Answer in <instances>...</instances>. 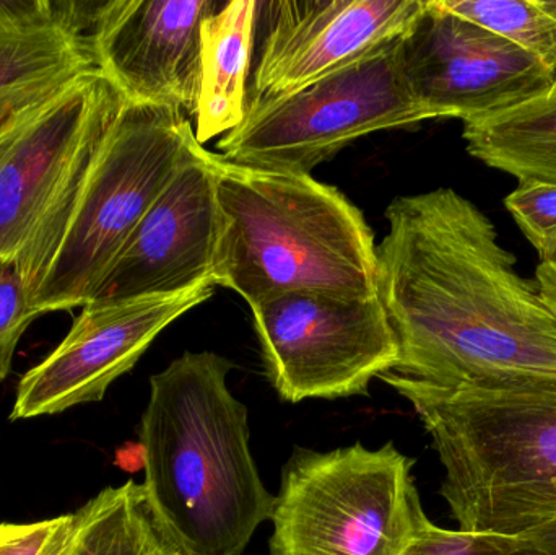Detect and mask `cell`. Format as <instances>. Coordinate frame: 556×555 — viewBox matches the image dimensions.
Instances as JSON below:
<instances>
[{
	"mask_svg": "<svg viewBox=\"0 0 556 555\" xmlns=\"http://www.w3.org/2000/svg\"><path fill=\"white\" fill-rule=\"evenodd\" d=\"M214 286L248 305L291 292L378 295V247L356 205L311 175L250 168L214 153Z\"/></svg>",
	"mask_w": 556,
	"mask_h": 555,
	"instance_id": "3",
	"label": "cell"
},
{
	"mask_svg": "<svg viewBox=\"0 0 556 555\" xmlns=\"http://www.w3.org/2000/svg\"><path fill=\"white\" fill-rule=\"evenodd\" d=\"M98 3L0 0V129L98 68L91 39Z\"/></svg>",
	"mask_w": 556,
	"mask_h": 555,
	"instance_id": "15",
	"label": "cell"
},
{
	"mask_svg": "<svg viewBox=\"0 0 556 555\" xmlns=\"http://www.w3.org/2000/svg\"><path fill=\"white\" fill-rule=\"evenodd\" d=\"M77 518L68 555H185L137 482L103 489L78 508Z\"/></svg>",
	"mask_w": 556,
	"mask_h": 555,
	"instance_id": "18",
	"label": "cell"
},
{
	"mask_svg": "<svg viewBox=\"0 0 556 555\" xmlns=\"http://www.w3.org/2000/svg\"><path fill=\"white\" fill-rule=\"evenodd\" d=\"M261 2H222L202 23L195 140L201 146L244 119L247 81Z\"/></svg>",
	"mask_w": 556,
	"mask_h": 555,
	"instance_id": "16",
	"label": "cell"
},
{
	"mask_svg": "<svg viewBox=\"0 0 556 555\" xmlns=\"http://www.w3.org/2000/svg\"><path fill=\"white\" fill-rule=\"evenodd\" d=\"M427 0L261 2L266 35L248 103L294 93L402 38Z\"/></svg>",
	"mask_w": 556,
	"mask_h": 555,
	"instance_id": "13",
	"label": "cell"
},
{
	"mask_svg": "<svg viewBox=\"0 0 556 555\" xmlns=\"http://www.w3.org/2000/svg\"><path fill=\"white\" fill-rule=\"evenodd\" d=\"M378 297L399 342L392 374L437 388L556 381V319L495 224L451 188L394 199Z\"/></svg>",
	"mask_w": 556,
	"mask_h": 555,
	"instance_id": "1",
	"label": "cell"
},
{
	"mask_svg": "<svg viewBox=\"0 0 556 555\" xmlns=\"http://www.w3.org/2000/svg\"><path fill=\"white\" fill-rule=\"evenodd\" d=\"M38 313L13 257H0V381L12 370L16 345Z\"/></svg>",
	"mask_w": 556,
	"mask_h": 555,
	"instance_id": "22",
	"label": "cell"
},
{
	"mask_svg": "<svg viewBox=\"0 0 556 555\" xmlns=\"http://www.w3.org/2000/svg\"><path fill=\"white\" fill-rule=\"evenodd\" d=\"M264 368L281 401L368 396L399 342L379 297L291 292L251 306Z\"/></svg>",
	"mask_w": 556,
	"mask_h": 555,
	"instance_id": "8",
	"label": "cell"
},
{
	"mask_svg": "<svg viewBox=\"0 0 556 555\" xmlns=\"http://www.w3.org/2000/svg\"><path fill=\"white\" fill-rule=\"evenodd\" d=\"M444 468L459 530L522 537L556 520V381L437 388L388 371Z\"/></svg>",
	"mask_w": 556,
	"mask_h": 555,
	"instance_id": "4",
	"label": "cell"
},
{
	"mask_svg": "<svg viewBox=\"0 0 556 555\" xmlns=\"http://www.w3.org/2000/svg\"><path fill=\"white\" fill-rule=\"evenodd\" d=\"M77 525V512L35 524H2L0 555H68Z\"/></svg>",
	"mask_w": 556,
	"mask_h": 555,
	"instance_id": "23",
	"label": "cell"
},
{
	"mask_svg": "<svg viewBox=\"0 0 556 555\" xmlns=\"http://www.w3.org/2000/svg\"><path fill=\"white\" fill-rule=\"evenodd\" d=\"M194 143L181 111L126 101L84 185L38 218L15 256L38 315L90 303Z\"/></svg>",
	"mask_w": 556,
	"mask_h": 555,
	"instance_id": "5",
	"label": "cell"
},
{
	"mask_svg": "<svg viewBox=\"0 0 556 555\" xmlns=\"http://www.w3.org/2000/svg\"><path fill=\"white\" fill-rule=\"evenodd\" d=\"M405 80L430 119H483L518 106L556 84L525 49L427 0L401 39Z\"/></svg>",
	"mask_w": 556,
	"mask_h": 555,
	"instance_id": "9",
	"label": "cell"
},
{
	"mask_svg": "<svg viewBox=\"0 0 556 555\" xmlns=\"http://www.w3.org/2000/svg\"><path fill=\"white\" fill-rule=\"evenodd\" d=\"M401 39L294 93L248 103L218 152L237 165L309 175L359 137L430 119L405 80Z\"/></svg>",
	"mask_w": 556,
	"mask_h": 555,
	"instance_id": "7",
	"label": "cell"
},
{
	"mask_svg": "<svg viewBox=\"0 0 556 555\" xmlns=\"http://www.w3.org/2000/svg\"><path fill=\"white\" fill-rule=\"evenodd\" d=\"M124 104L93 68L0 129V257L15 260L88 137Z\"/></svg>",
	"mask_w": 556,
	"mask_h": 555,
	"instance_id": "11",
	"label": "cell"
},
{
	"mask_svg": "<svg viewBox=\"0 0 556 555\" xmlns=\"http://www.w3.org/2000/svg\"><path fill=\"white\" fill-rule=\"evenodd\" d=\"M235 364L185 352L150 377L139 426L143 491L185 555H241L273 518L251 452L248 407L228 388Z\"/></svg>",
	"mask_w": 556,
	"mask_h": 555,
	"instance_id": "2",
	"label": "cell"
},
{
	"mask_svg": "<svg viewBox=\"0 0 556 555\" xmlns=\"http://www.w3.org/2000/svg\"><path fill=\"white\" fill-rule=\"evenodd\" d=\"M521 538L531 541L532 544L541 547L545 553L556 555V520L538 528V530L529 531V533L522 534Z\"/></svg>",
	"mask_w": 556,
	"mask_h": 555,
	"instance_id": "25",
	"label": "cell"
},
{
	"mask_svg": "<svg viewBox=\"0 0 556 555\" xmlns=\"http://www.w3.org/2000/svg\"><path fill=\"white\" fill-rule=\"evenodd\" d=\"M467 152L519 181L556 185V84L483 119L464 123Z\"/></svg>",
	"mask_w": 556,
	"mask_h": 555,
	"instance_id": "17",
	"label": "cell"
},
{
	"mask_svg": "<svg viewBox=\"0 0 556 555\" xmlns=\"http://www.w3.org/2000/svg\"><path fill=\"white\" fill-rule=\"evenodd\" d=\"M220 5L215 0L98 3L91 31L98 68L129 103L194 116L202 23Z\"/></svg>",
	"mask_w": 556,
	"mask_h": 555,
	"instance_id": "14",
	"label": "cell"
},
{
	"mask_svg": "<svg viewBox=\"0 0 556 555\" xmlns=\"http://www.w3.org/2000/svg\"><path fill=\"white\" fill-rule=\"evenodd\" d=\"M412 468L394 442L294 449L281 469L270 555H405L428 520Z\"/></svg>",
	"mask_w": 556,
	"mask_h": 555,
	"instance_id": "6",
	"label": "cell"
},
{
	"mask_svg": "<svg viewBox=\"0 0 556 555\" xmlns=\"http://www.w3.org/2000/svg\"><path fill=\"white\" fill-rule=\"evenodd\" d=\"M214 287L205 283L176 295L88 303L64 341L23 375L10 420L55 416L103 400L159 335L207 302Z\"/></svg>",
	"mask_w": 556,
	"mask_h": 555,
	"instance_id": "10",
	"label": "cell"
},
{
	"mask_svg": "<svg viewBox=\"0 0 556 555\" xmlns=\"http://www.w3.org/2000/svg\"><path fill=\"white\" fill-rule=\"evenodd\" d=\"M534 280L545 306L556 319V260L539 264Z\"/></svg>",
	"mask_w": 556,
	"mask_h": 555,
	"instance_id": "24",
	"label": "cell"
},
{
	"mask_svg": "<svg viewBox=\"0 0 556 555\" xmlns=\"http://www.w3.org/2000/svg\"><path fill=\"white\" fill-rule=\"evenodd\" d=\"M217 234L214 153L195 140L114 257L90 303L176 295L214 286Z\"/></svg>",
	"mask_w": 556,
	"mask_h": 555,
	"instance_id": "12",
	"label": "cell"
},
{
	"mask_svg": "<svg viewBox=\"0 0 556 555\" xmlns=\"http://www.w3.org/2000/svg\"><path fill=\"white\" fill-rule=\"evenodd\" d=\"M405 555H551L521 537L446 530L427 520Z\"/></svg>",
	"mask_w": 556,
	"mask_h": 555,
	"instance_id": "21",
	"label": "cell"
},
{
	"mask_svg": "<svg viewBox=\"0 0 556 555\" xmlns=\"http://www.w3.org/2000/svg\"><path fill=\"white\" fill-rule=\"evenodd\" d=\"M506 209L535 248L541 263L556 260V185L519 181L505 199Z\"/></svg>",
	"mask_w": 556,
	"mask_h": 555,
	"instance_id": "20",
	"label": "cell"
},
{
	"mask_svg": "<svg viewBox=\"0 0 556 555\" xmlns=\"http://www.w3.org/2000/svg\"><path fill=\"white\" fill-rule=\"evenodd\" d=\"M441 3L538 58L556 80V20L538 0H441Z\"/></svg>",
	"mask_w": 556,
	"mask_h": 555,
	"instance_id": "19",
	"label": "cell"
},
{
	"mask_svg": "<svg viewBox=\"0 0 556 555\" xmlns=\"http://www.w3.org/2000/svg\"><path fill=\"white\" fill-rule=\"evenodd\" d=\"M539 5L556 20V0H538Z\"/></svg>",
	"mask_w": 556,
	"mask_h": 555,
	"instance_id": "26",
	"label": "cell"
}]
</instances>
